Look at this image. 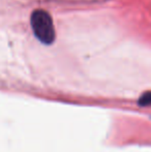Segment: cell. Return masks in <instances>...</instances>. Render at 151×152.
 I'll list each match as a JSON object with an SVG mask.
<instances>
[{"label":"cell","instance_id":"6da1fadb","mask_svg":"<svg viewBox=\"0 0 151 152\" xmlns=\"http://www.w3.org/2000/svg\"><path fill=\"white\" fill-rule=\"evenodd\" d=\"M30 25L34 36L44 45H52L56 38V32L51 15L47 10L37 8L31 12Z\"/></svg>","mask_w":151,"mask_h":152}]
</instances>
